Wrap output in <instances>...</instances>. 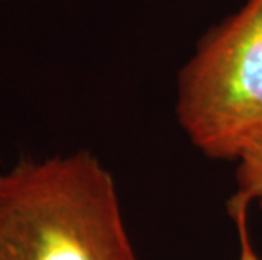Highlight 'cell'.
I'll return each mask as SVG.
<instances>
[{
  "instance_id": "cell-1",
  "label": "cell",
  "mask_w": 262,
  "mask_h": 260,
  "mask_svg": "<svg viewBox=\"0 0 262 260\" xmlns=\"http://www.w3.org/2000/svg\"><path fill=\"white\" fill-rule=\"evenodd\" d=\"M0 260H137L114 176L90 151L0 173Z\"/></svg>"
},
{
  "instance_id": "cell-2",
  "label": "cell",
  "mask_w": 262,
  "mask_h": 260,
  "mask_svg": "<svg viewBox=\"0 0 262 260\" xmlns=\"http://www.w3.org/2000/svg\"><path fill=\"white\" fill-rule=\"evenodd\" d=\"M174 112L208 159L237 162L262 140V0H245L200 37L178 73Z\"/></svg>"
},
{
  "instance_id": "cell-3",
  "label": "cell",
  "mask_w": 262,
  "mask_h": 260,
  "mask_svg": "<svg viewBox=\"0 0 262 260\" xmlns=\"http://www.w3.org/2000/svg\"><path fill=\"white\" fill-rule=\"evenodd\" d=\"M237 193L250 204H259L262 211V140L245 149L237 160Z\"/></svg>"
},
{
  "instance_id": "cell-4",
  "label": "cell",
  "mask_w": 262,
  "mask_h": 260,
  "mask_svg": "<svg viewBox=\"0 0 262 260\" xmlns=\"http://www.w3.org/2000/svg\"><path fill=\"white\" fill-rule=\"evenodd\" d=\"M249 206L250 203L241 196L238 193L228 198L227 201V211L237 226L238 243H241V253H238V260H262L257 252L254 250L252 240H250V230H249Z\"/></svg>"
}]
</instances>
